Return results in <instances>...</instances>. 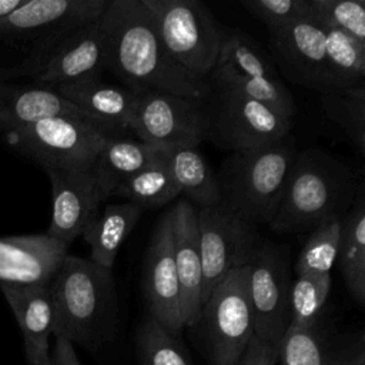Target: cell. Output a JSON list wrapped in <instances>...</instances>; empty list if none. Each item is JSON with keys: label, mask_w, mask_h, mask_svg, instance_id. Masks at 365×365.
Masks as SVG:
<instances>
[{"label": "cell", "mask_w": 365, "mask_h": 365, "mask_svg": "<svg viewBox=\"0 0 365 365\" xmlns=\"http://www.w3.org/2000/svg\"><path fill=\"white\" fill-rule=\"evenodd\" d=\"M163 148L127 137V134L107 135L93 164L100 201L113 197L114 190L123 181L153 163Z\"/></svg>", "instance_id": "obj_21"}, {"label": "cell", "mask_w": 365, "mask_h": 365, "mask_svg": "<svg viewBox=\"0 0 365 365\" xmlns=\"http://www.w3.org/2000/svg\"><path fill=\"white\" fill-rule=\"evenodd\" d=\"M325 115L344 130L361 154L365 153V86L332 88L322 94Z\"/></svg>", "instance_id": "obj_30"}, {"label": "cell", "mask_w": 365, "mask_h": 365, "mask_svg": "<svg viewBox=\"0 0 365 365\" xmlns=\"http://www.w3.org/2000/svg\"><path fill=\"white\" fill-rule=\"evenodd\" d=\"M207 81L210 86L230 90L265 104L282 115L294 118L297 111L292 96L281 78L250 77L230 66H215Z\"/></svg>", "instance_id": "obj_27"}, {"label": "cell", "mask_w": 365, "mask_h": 365, "mask_svg": "<svg viewBox=\"0 0 365 365\" xmlns=\"http://www.w3.org/2000/svg\"><path fill=\"white\" fill-rule=\"evenodd\" d=\"M291 271L285 245L265 241L248 264V295L254 335L265 344L279 345L289 325Z\"/></svg>", "instance_id": "obj_12"}, {"label": "cell", "mask_w": 365, "mask_h": 365, "mask_svg": "<svg viewBox=\"0 0 365 365\" xmlns=\"http://www.w3.org/2000/svg\"><path fill=\"white\" fill-rule=\"evenodd\" d=\"M104 70L134 93L207 97L210 84L165 51L143 0H110L100 20Z\"/></svg>", "instance_id": "obj_1"}, {"label": "cell", "mask_w": 365, "mask_h": 365, "mask_svg": "<svg viewBox=\"0 0 365 365\" xmlns=\"http://www.w3.org/2000/svg\"><path fill=\"white\" fill-rule=\"evenodd\" d=\"M160 41L188 73L207 80L220 51L221 24L200 0H143Z\"/></svg>", "instance_id": "obj_5"}, {"label": "cell", "mask_w": 365, "mask_h": 365, "mask_svg": "<svg viewBox=\"0 0 365 365\" xmlns=\"http://www.w3.org/2000/svg\"><path fill=\"white\" fill-rule=\"evenodd\" d=\"M332 356L318 321L311 327L287 329L278 345L275 365H331Z\"/></svg>", "instance_id": "obj_32"}, {"label": "cell", "mask_w": 365, "mask_h": 365, "mask_svg": "<svg viewBox=\"0 0 365 365\" xmlns=\"http://www.w3.org/2000/svg\"><path fill=\"white\" fill-rule=\"evenodd\" d=\"M41 365H53V362H51V356H50L47 361H44Z\"/></svg>", "instance_id": "obj_41"}, {"label": "cell", "mask_w": 365, "mask_h": 365, "mask_svg": "<svg viewBox=\"0 0 365 365\" xmlns=\"http://www.w3.org/2000/svg\"><path fill=\"white\" fill-rule=\"evenodd\" d=\"M241 6L268 31H275L295 20L309 17L307 0H242Z\"/></svg>", "instance_id": "obj_36"}, {"label": "cell", "mask_w": 365, "mask_h": 365, "mask_svg": "<svg viewBox=\"0 0 365 365\" xmlns=\"http://www.w3.org/2000/svg\"><path fill=\"white\" fill-rule=\"evenodd\" d=\"M144 210L133 202L106 205L83 231L81 237L90 247V259L113 269L121 245L137 225Z\"/></svg>", "instance_id": "obj_23"}, {"label": "cell", "mask_w": 365, "mask_h": 365, "mask_svg": "<svg viewBox=\"0 0 365 365\" xmlns=\"http://www.w3.org/2000/svg\"><path fill=\"white\" fill-rule=\"evenodd\" d=\"M57 115L87 118L50 87L13 86L0 81V130L3 133Z\"/></svg>", "instance_id": "obj_22"}, {"label": "cell", "mask_w": 365, "mask_h": 365, "mask_svg": "<svg viewBox=\"0 0 365 365\" xmlns=\"http://www.w3.org/2000/svg\"><path fill=\"white\" fill-rule=\"evenodd\" d=\"M198 331L211 365H238L251 338L254 321L248 295V265L231 269L201 307Z\"/></svg>", "instance_id": "obj_6"}, {"label": "cell", "mask_w": 365, "mask_h": 365, "mask_svg": "<svg viewBox=\"0 0 365 365\" xmlns=\"http://www.w3.org/2000/svg\"><path fill=\"white\" fill-rule=\"evenodd\" d=\"M0 289L21 331L29 365H41L50 358L48 339L53 335L54 314L50 284L0 282Z\"/></svg>", "instance_id": "obj_20"}, {"label": "cell", "mask_w": 365, "mask_h": 365, "mask_svg": "<svg viewBox=\"0 0 365 365\" xmlns=\"http://www.w3.org/2000/svg\"><path fill=\"white\" fill-rule=\"evenodd\" d=\"M50 356L53 365H81L76 354L74 345L68 339L61 336H56L53 354Z\"/></svg>", "instance_id": "obj_39"}, {"label": "cell", "mask_w": 365, "mask_h": 365, "mask_svg": "<svg viewBox=\"0 0 365 365\" xmlns=\"http://www.w3.org/2000/svg\"><path fill=\"white\" fill-rule=\"evenodd\" d=\"M53 335L90 351L117 334L118 295L113 269L67 254L50 282Z\"/></svg>", "instance_id": "obj_3"}, {"label": "cell", "mask_w": 365, "mask_h": 365, "mask_svg": "<svg viewBox=\"0 0 365 365\" xmlns=\"http://www.w3.org/2000/svg\"><path fill=\"white\" fill-rule=\"evenodd\" d=\"M364 192L362 173L322 148L297 151L275 217L277 234H305L321 224L342 220Z\"/></svg>", "instance_id": "obj_2"}, {"label": "cell", "mask_w": 365, "mask_h": 365, "mask_svg": "<svg viewBox=\"0 0 365 365\" xmlns=\"http://www.w3.org/2000/svg\"><path fill=\"white\" fill-rule=\"evenodd\" d=\"M297 154L291 133L267 145L230 153L215 177L221 202L247 222L269 224Z\"/></svg>", "instance_id": "obj_4"}, {"label": "cell", "mask_w": 365, "mask_h": 365, "mask_svg": "<svg viewBox=\"0 0 365 365\" xmlns=\"http://www.w3.org/2000/svg\"><path fill=\"white\" fill-rule=\"evenodd\" d=\"M324 34L334 88L365 86V43L334 29H324Z\"/></svg>", "instance_id": "obj_29"}, {"label": "cell", "mask_w": 365, "mask_h": 365, "mask_svg": "<svg viewBox=\"0 0 365 365\" xmlns=\"http://www.w3.org/2000/svg\"><path fill=\"white\" fill-rule=\"evenodd\" d=\"M205 140L235 153L278 141L291 133L294 118L230 90L210 86L205 97Z\"/></svg>", "instance_id": "obj_7"}, {"label": "cell", "mask_w": 365, "mask_h": 365, "mask_svg": "<svg viewBox=\"0 0 365 365\" xmlns=\"http://www.w3.org/2000/svg\"><path fill=\"white\" fill-rule=\"evenodd\" d=\"M164 153L180 194H184L185 200L197 208L221 202L215 173L197 147H164Z\"/></svg>", "instance_id": "obj_25"}, {"label": "cell", "mask_w": 365, "mask_h": 365, "mask_svg": "<svg viewBox=\"0 0 365 365\" xmlns=\"http://www.w3.org/2000/svg\"><path fill=\"white\" fill-rule=\"evenodd\" d=\"M61 97L74 104L107 135L128 134V121L137 104L138 93L124 86L91 77L54 87Z\"/></svg>", "instance_id": "obj_19"}, {"label": "cell", "mask_w": 365, "mask_h": 365, "mask_svg": "<svg viewBox=\"0 0 365 365\" xmlns=\"http://www.w3.org/2000/svg\"><path fill=\"white\" fill-rule=\"evenodd\" d=\"M197 224L202 271L201 301L204 304L231 269L250 264L264 238L255 225L240 218L222 202L197 208Z\"/></svg>", "instance_id": "obj_9"}, {"label": "cell", "mask_w": 365, "mask_h": 365, "mask_svg": "<svg viewBox=\"0 0 365 365\" xmlns=\"http://www.w3.org/2000/svg\"><path fill=\"white\" fill-rule=\"evenodd\" d=\"M309 17L324 29L365 43V0H307Z\"/></svg>", "instance_id": "obj_35"}, {"label": "cell", "mask_w": 365, "mask_h": 365, "mask_svg": "<svg viewBox=\"0 0 365 365\" xmlns=\"http://www.w3.org/2000/svg\"><path fill=\"white\" fill-rule=\"evenodd\" d=\"M331 365H365L364 335L359 334L356 341H354L351 345L334 351Z\"/></svg>", "instance_id": "obj_38"}, {"label": "cell", "mask_w": 365, "mask_h": 365, "mask_svg": "<svg viewBox=\"0 0 365 365\" xmlns=\"http://www.w3.org/2000/svg\"><path fill=\"white\" fill-rule=\"evenodd\" d=\"M68 247L47 234L0 238V282L50 284Z\"/></svg>", "instance_id": "obj_17"}, {"label": "cell", "mask_w": 365, "mask_h": 365, "mask_svg": "<svg viewBox=\"0 0 365 365\" xmlns=\"http://www.w3.org/2000/svg\"><path fill=\"white\" fill-rule=\"evenodd\" d=\"M339 232L341 220L328 221L308 232V238L304 242L294 265L295 274H331V268L336 259Z\"/></svg>", "instance_id": "obj_34"}, {"label": "cell", "mask_w": 365, "mask_h": 365, "mask_svg": "<svg viewBox=\"0 0 365 365\" xmlns=\"http://www.w3.org/2000/svg\"><path fill=\"white\" fill-rule=\"evenodd\" d=\"M110 0H26L0 19V38L33 41L27 63L40 60L73 30L103 16Z\"/></svg>", "instance_id": "obj_11"}, {"label": "cell", "mask_w": 365, "mask_h": 365, "mask_svg": "<svg viewBox=\"0 0 365 365\" xmlns=\"http://www.w3.org/2000/svg\"><path fill=\"white\" fill-rule=\"evenodd\" d=\"M339 272L349 295L359 305L365 304V200L358 195L351 210L341 220L336 251Z\"/></svg>", "instance_id": "obj_24"}, {"label": "cell", "mask_w": 365, "mask_h": 365, "mask_svg": "<svg viewBox=\"0 0 365 365\" xmlns=\"http://www.w3.org/2000/svg\"><path fill=\"white\" fill-rule=\"evenodd\" d=\"M128 134L157 147H198L207 135L205 97L138 93Z\"/></svg>", "instance_id": "obj_10"}, {"label": "cell", "mask_w": 365, "mask_h": 365, "mask_svg": "<svg viewBox=\"0 0 365 365\" xmlns=\"http://www.w3.org/2000/svg\"><path fill=\"white\" fill-rule=\"evenodd\" d=\"M331 287V274L297 275L295 281L291 282L288 328H304L317 324L329 295Z\"/></svg>", "instance_id": "obj_33"}, {"label": "cell", "mask_w": 365, "mask_h": 365, "mask_svg": "<svg viewBox=\"0 0 365 365\" xmlns=\"http://www.w3.org/2000/svg\"><path fill=\"white\" fill-rule=\"evenodd\" d=\"M100 19L90 21L58 41L34 70L37 86L54 88L91 77H101L104 56Z\"/></svg>", "instance_id": "obj_16"}, {"label": "cell", "mask_w": 365, "mask_h": 365, "mask_svg": "<svg viewBox=\"0 0 365 365\" xmlns=\"http://www.w3.org/2000/svg\"><path fill=\"white\" fill-rule=\"evenodd\" d=\"M215 66H230L250 77L281 78L269 53L240 27L221 26L220 51Z\"/></svg>", "instance_id": "obj_28"}, {"label": "cell", "mask_w": 365, "mask_h": 365, "mask_svg": "<svg viewBox=\"0 0 365 365\" xmlns=\"http://www.w3.org/2000/svg\"><path fill=\"white\" fill-rule=\"evenodd\" d=\"M174 262L180 284L181 318L184 328H192L198 321L202 301V271L197 207L188 200H180L171 207Z\"/></svg>", "instance_id": "obj_18"}, {"label": "cell", "mask_w": 365, "mask_h": 365, "mask_svg": "<svg viewBox=\"0 0 365 365\" xmlns=\"http://www.w3.org/2000/svg\"><path fill=\"white\" fill-rule=\"evenodd\" d=\"M268 53L285 80L319 94L334 88L325 58L324 27L311 17L269 31Z\"/></svg>", "instance_id": "obj_13"}, {"label": "cell", "mask_w": 365, "mask_h": 365, "mask_svg": "<svg viewBox=\"0 0 365 365\" xmlns=\"http://www.w3.org/2000/svg\"><path fill=\"white\" fill-rule=\"evenodd\" d=\"M177 195H180V190L171 174L164 148L153 163L123 181L113 192V197H123L143 210L164 207Z\"/></svg>", "instance_id": "obj_26"}, {"label": "cell", "mask_w": 365, "mask_h": 365, "mask_svg": "<svg viewBox=\"0 0 365 365\" xmlns=\"http://www.w3.org/2000/svg\"><path fill=\"white\" fill-rule=\"evenodd\" d=\"M26 0H0V19L20 7Z\"/></svg>", "instance_id": "obj_40"}, {"label": "cell", "mask_w": 365, "mask_h": 365, "mask_svg": "<svg viewBox=\"0 0 365 365\" xmlns=\"http://www.w3.org/2000/svg\"><path fill=\"white\" fill-rule=\"evenodd\" d=\"M107 134L87 118L57 115L4 133L6 141L43 170L93 167Z\"/></svg>", "instance_id": "obj_8"}, {"label": "cell", "mask_w": 365, "mask_h": 365, "mask_svg": "<svg viewBox=\"0 0 365 365\" xmlns=\"http://www.w3.org/2000/svg\"><path fill=\"white\" fill-rule=\"evenodd\" d=\"M277 352L278 345L265 344L254 335L238 365H275Z\"/></svg>", "instance_id": "obj_37"}, {"label": "cell", "mask_w": 365, "mask_h": 365, "mask_svg": "<svg viewBox=\"0 0 365 365\" xmlns=\"http://www.w3.org/2000/svg\"><path fill=\"white\" fill-rule=\"evenodd\" d=\"M51 182V221L47 235L70 245L98 215L101 204L93 167L44 170Z\"/></svg>", "instance_id": "obj_15"}, {"label": "cell", "mask_w": 365, "mask_h": 365, "mask_svg": "<svg viewBox=\"0 0 365 365\" xmlns=\"http://www.w3.org/2000/svg\"><path fill=\"white\" fill-rule=\"evenodd\" d=\"M140 365H192L178 335L147 315L135 331Z\"/></svg>", "instance_id": "obj_31"}, {"label": "cell", "mask_w": 365, "mask_h": 365, "mask_svg": "<svg viewBox=\"0 0 365 365\" xmlns=\"http://www.w3.org/2000/svg\"><path fill=\"white\" fill-rule=\"evenodd\" d=\"M143 288L148 315L180 335L182 331L180 284L174 262L171 208L154 225L144 257Z\"/></svg>", "instance_id": "obj_14"}]
</instances>
